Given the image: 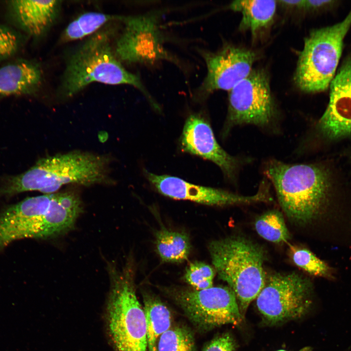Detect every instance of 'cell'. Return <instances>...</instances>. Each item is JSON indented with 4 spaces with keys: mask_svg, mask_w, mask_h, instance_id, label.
Listing matches in <instances>:
<instances>
[{
    "mask_svg": "<svg viewBox=\"0 0 351 351\" xmlns=\"http://www.w3.org/2000/svg\"><path fill=\"white\" fill-rule=\"evenodd\" d=\"M312 291L309 279L298 273H275L266 279L256 306L271 323L297 319L310 308Z\"/></svg>",
    "mask_w": 351,
    "mask_h": 351,
    "instance_id": "cell-9",
    "label": "cell"
},
{
    "mask_svg": "<svg viewBox=\"0 0 351 351\" xmlns=\"http://www.w3.org/2000/svg\"><path fill=\"white\" fill-rule=\"evenodd\" d=\"M168 293L198 330L207 332L242 320L236 296L230 288L217 286L197 290L169 289Z\"/></svg>",
    "mask_w": 351,
    "mask_h": 351,
    "instance_id": "cell-7",
    "label": "cell"
},
{
    "mask_svg": "<svg viewBox=\"0 0 351 351\" xmlns=\"http://www.w3.org/2000/svg\"><path fill=\"white\" fill-rule=\"evenodd\" d=\"M42 72L35 62L20 60L0 68V95H28L37 92Z\"/></svg>",
    "mask_w": 351,
    "mask_h": 351,
    "instance_id": "cell-17",
    "label": "cell"
},
{
    "mask_svg": "<svg viewBox=\"0 0 351 351\" xmlns=\"http://www.w3.org/2000/svg\"><path fill=\"white\" fill-rule=\"evenodd\" d=\"M351 27V10L341 21L315 29L305 39L294 75L299 89L306 93L325 91L335 77L344 39Z\"/></svg>",
    "mask_w": 351,
    "mask_h": 351,
    "instance_id": "cell-5",
    "label": "cell"
},
{
    "mask_svg": "<svg viewBox=\"0 0 351 351\" xmlns=\"http://www.w3.org/2000/svg\"><path fill=\"white\" fill-rule=\"evenodd\" d=\"M291 254L295 264L309 274L328 279L334 278L331 268L309 250L292 246Z\"/></svg>",
    "mask_w": 351,
    "mask_h": 351,
    "instance_id": "cell-24",
    "label": "cell"
},
{
    "mask_svg": "<svg viewBox=\"0 0 351 351\" xmlns=\"http://www.w3.org/2000/svg\"><path fill=\"white\" fill-rule=\"evenodd\" d=\"M121 20L124 27L115 52L119 61L147 64L165 59L174 61L164 48L156 15L121 17Z\"/></svg>",
    "mask_w": 351,
    "mask_h": 351,
    "instance_id": "cell-10",
    "label": "cell"
},
{
    "mask_svg": "<svg viewBox=\"0 0 351 351\" xmlns=\"http://www.w3.org/2000/svg\"><path fill=\"white\" fill-rule=\"evenodd\" d=\"M58 0H12L11 17L20 29L29 35L39 37L50 27L60 5Z\"/></svg>",
    "mask_w": 351,
    "mask_h": 351,
    "instance_id": "cell-16",
    "label": "cell"
},
{
    "mask_svg": "<svg viewBox=\"0 0 351 351\" xmlns=\"http://www.w3.org/2000/svg\"><path fill=\"white\" fill-rule=\"evenodd\" d=\"M143 298L147 322V351H158V340L171 327L172 315L168 308L156 296L144 292Z\"/></svg>",
    "mask_w": 351,
    "mask_h": 351,
    "instance_id": "cell-19",
    "label": "cell"
},
{
    "mask_svg": "<svg viewBox=\"0 0 351 351\" xmlns=\"http://www.w3.org/2000/svg\"><path fill=\"white\" fill-rule=\"evenodd\" d=\"M302 0H280L278 1L282 4L289 6L291 7H296L297 8H300V6L302 3Z\"/></svg>",
    "mask_w": 351,
    "mask_h": 351,
    "instance_id": "cell-29",
    "label": "cell"
},
{
    "mask_svg": "<svg viewBox=\"0 0 351 351\" xmlns=\"http://www.w3.org/2000/svg\"><path fill=\"white\" fill-rule=\"evenodd\" d=\"M276 111L265 71L253 69L229 91L228 114L223 134L234 127L252 124L265 128L274 122Z\"/></svg>",
    "mask_w": 351,
    "mask_h": 351,
    "instance_id": "cell-8",
    "label": "cell"
},
{
    "mask_svg": "<svg viewBox=\"0 0 351 351\" xmlns=\"http://www.w3.org/2000/svg\"><path fill=\"white\" fill-rule=\"evenodd\" d=\"M215 271L209 265L200 261L190 264L184 275V280L194 289L201 290L213 286Z\"/></svg>",
    "mask_w": 351,
    "mask_h": 351,
    "instance_id": "cell-25",
    "label": "cell"
},
{
    "mask_svg": "<svg viewBox=\"0 0 351 351\" xmlns=\"http://www.w3.org/2000/svg\"><path fill=\"white\" fill-rule=\"evenodd\" d=\"M263 173L273 183L282 209L293 223L308 224L323 213L330 189L329 176L323 167L272 159L266 162Z\"/></svg>",
    "mask_w": 351,
    "mask_h": 351,
    "instance_id": "cell-2",
    "label": "cell"
},
{
    "mask_svg": "<svg viewBox=\"0 0 351 351\" xmlns=\"http://www.w3.org/2000/svg\"><path fill=\"white\" fill-rule=\"evenodd\" d=\"M150 183L161 194L171 198L187 200L212 206L250 204L272 200L268 191L260 187L252 196H244L226 191L191 183L179 177L145 172Z\"/></svg>",
    "mask_w": 351,
    "mask_h": 351,
    "instance_id": "cell-12",
    "label": "cell"
},
{
    "mask_svg": "<svg viewBox=\"0 0 351 351\" xmlns=\"http://www.w3.org/2000/svg\"><path fill=\"white\" fill-rule=\"evenodd\" d=\"M333 2V0H302L300 8L315 10L331 4Z\"/></svg>",
    "mask_w": 351,
    "mask_h": 351,
    "instance_id": "cell-28",
    "label": "cell"
},
{
    "mask_svg": "<svg viewBox=\"0 0 351 351\" xmlns=\"http://www.w3.org/2000/svg\"><path fill=\"white\" fill-rule=\"evenodd\" d=\"M257 234L264 239L273 243L286 242L289 234L281 213L276 210L268 211L255 220Z\"/></svg>",
    "mask_w": 351,
    "mask_h": 351,
    "instance_id": "cell-22",
    "label": "cell"
},
{
    "mask_svg": "<svg viewBox=\"0 0 351 351\" xmlns=\"http://www.w3.org/2000/svg\"><path fill=\"white\" fill-rule=\"evenodd\" d=\"M235 348V343L233 338L229 334H225L212 340L203 351H234Z\"/></svg>",
    "mask_w": 351,
    "mask_h": 351,
    "instance_id": "cell-27",
    "label": "cell"
},
{
    "mask_svg": "<svg viewBox=\"0 0 351 351\" xmlns=\"http://www.w3.org/2000/svg\"><path fill=\"white\" fill-rule=\"evenodd\" d=\"M109 162L105 156L78 151L47 156L26 172L5 178L0 196L33 191L52 194L71 183L90 186L109 183Z\"/></svg>",
    "mask_w": 351,
    "mask_h": 351,
    "instance_id": "cell-1",
    "label": "cell"
},
{
    "mask_svg": "<svg viewBox=\"0 0 351 351\" xmlns=\"http://www.w3.org/2000/svg\"><path fill=\"white\" fill-rule=\"evenodd\" d=\"M111 288L108 304L110 334L117 351H147V322L138 301L133 272L109 266Z\"/></svg>",
    "mask_w": 351,
    "mask_h": 351,
    "instance_id": "cell-6",
    "label": "cell"
},
{
    "mask_svg": "<svg viewBox=\"0 0 351 351\" xmlns=\"http://www.w3.org/2000/svg\"><path fill=\"white\" fill-rule=\"evenodd\" d=\"M285 351V350H279V351Z\"/></svg>",
    "mask_w": 351,
    "mask_h": 351,
    "instance_id": "cell-30",
    "label": "cell"
},
{
    "mask_svg": "<svg viewBox=\"0 0 351 351\" xmlns=\"http://www.w3.org/2000/svg\"><path fill=\"white\" fill-rule=\"evenodd\" d=\"M158 351H196L194 335L182 325L171 327L160 336Z\"/></svg>",
    "mask_w": 351,
    "mask_h": 351,
    "instance_id": "cell-23",
    "label": "cell"
},
{
    "mask_svg": "<svg viewBox=\"0 0 351 351\" xmlns=\"http://www.w3.org/2000/svg\"><path fill=\"white\" fill-rule=\"evenodd\" d=\"M180 145L183 152L213 162L227 178L235 180L242 159L229 155L219 145L210 124L201 116L193 114L188 117L180 138Z\"/></svg>",
    "mask_w": 351,
    "mask_h": 351,
    "instance_id": "cell-14",
    "label": "cell"
},
{
    "mask_svg": "<svg viewBox=\"0 0 351 351\" xmlns=\"http://www.w3.org/2000/svg\"><path fill=\"white\" fill-rule=\"evenodd\" d=\"M21 43L20 35L15 30L0 25V60L13 55Z\"/></svg>",
    "mask_w": 351,
    "mask_h": 351,
    "instance_id": "cell-26",
    "label": "cell"
},
{
    "mask_svg": "<svg viewBox=\"0 0 351 351\" xmlns=\"http://www.w3.org/2000/svg\"><path fill=\"white\" fill-rule=\"evenodd\" d=\"M274 0H246L233 1L229 8L241 14L239 25L241 31H249L253 36L272 22L276 9Z\"/></svg>",
    "mask_w": 351,
    "mask_h": 351,
    "instance_id": "cell-18",
    "label": "cell"
},
{
    "mask_svg": "<svg viewBox=\"0 0 351 351\" xmlns=\"http://www.w3.org/2000/svg\"><path fill=\"white\" fill-rule=\"evenodd\" d=\"M206 76L198 89L203 98L216 90L230 91L246 78L258 58L254 51L227 44L217 51H201Z\"/></svg>",
    "mask_w": 351,
    "mask_h": 351,
    "instance_id": "cell-11",
    "label": "cell"
},
{
    "mask_svg": "<svg viewBox=\"0 0 351 351\" xmlns=\"http://www.w3.org/2000/svg\"><path fill=\"white\" fill-rule=\"evenodd\" d=\"M111 37L108 30L96 32L71 56L62 80L63 93L73 96L95 82L127 84L140 90L153 106L158 109L139 78L125 69L116 57L111 46Z\"/></svg>",
    "mask_w": 351,
    "mask_h": 351,
    "instance_id": "cell-3",
    "label": "cell"
},
{
    "mask_svg": "<svg viewBox=\"0 0 351 351\" xmlns=\"http://www.w3.org/2000/svg\"><path fill=\"white\" fill-rule=\"evenodd\" d=\"M156 247L161 260L170 263H181L186 260L191 249L187 234L165 228L156 233Z\"/></svg>",
    "mask_w": 351,
    "mask_h": 351,
    "instance_id": "cell-20",
    "label": "cell"
},
{
    "mask_svg": "<svg viewBox=\"0 0 351 351\" xmlns=\"http://www.w3.org/2000/svg\"><path fill=\"white\" fill-rule=\"evenodd\" d=\"M121 17L102 13L89 12L81 14L71 22L64 30L62 39L64 41L75 40L95 34L106 23Z\"/></svg>",
    "mask_w": 351,
    "mask_h": 351,
    "instance_id": "cell-21",
    "label": "cell"
},
{
    "mask_svg": "<svg viewBox=\"0 0 351 351\" xmlns=\"http://www.w3.org/2000/svg\"><path fill=\"white\" fill-rule=\"evenodd\" d=\"M208 249L218 276L234 292L242 314L265 286V250L239 236L212 241Z\"/></svg>",
    "mask_w": 351,
    "mask_h": 351,
    "instance_id": "cell-4",
    "label": "cell"
},
{
    "mask_svg": "<svg viewBox=\"0 0 351 351\" xmlns=\"http://www.w3.org/2000/svg\"><path fill=\"white\" fill-rule=\"evenodd\" d=\"M330 100L318 127L325 136L351 135V59L342 66L330 84Z\"/></svg>",
    "mask_w": 351,
    "mask_h": 351,
    "instance_id": "cell-15",
    "label": "cell"
},
{
    "mask_svg": "<svg viewBox=\"0 0 351 351\" xmlns=\"http://www.w3.org/2000/svg\"><path fill=\"white\" fill-rule=\"evenodd\" d=\"M50 212L47 195L29 197L0 213V252L11 242L25 238H42Z\"/></svg>",
    "mask_w": 351,
    "mask_h": 351,
    "instance_id": "cell-13",
    "label": "cell"
}]
</instances>
